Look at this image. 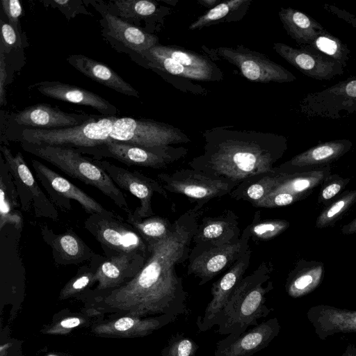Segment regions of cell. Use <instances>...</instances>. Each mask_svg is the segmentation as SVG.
Here are the masks:
<instances>
[{
    "mask_svg": "<svg viewBox=\"0 0 356 356\" xmlns=\"http://www.w3.org/2000/svg\"><path fill=\"white\" fill-rule=\"evenodd\" d=\"M204 203L195 205L173 222L163 238L148 244L147 260L138 273L123 285L108 291L88 289L76 299L83 302L81 312L96 319L129 316L145 318L188 314L182 279L176 266L188 259L190 245L203 213Z\"/></svg>",
    "mask_w": 356,
    "mask_h": 356,
    "instance_id": "obj_1",
    "label": "cell"
},
{
    "mask_svg": "<svg viewBox=\"0 0 356 356\" xmlns=\"http://www.w3.org/2000/svg\"><path fill=\"white\" fill-rule=\"evenodd\" d=\"M203 138V152L188 162L189 167L237 185L249 177L271 172L287 149L282 135L231 126L207 129Z\"/></svg>",
    "mask_w": 356,
    "mask_h": 356,
    "instance_id": "obj_2",
    "label": "cell"
},
{
    "mask_svg": "<svg viewBox=\"0 0 356 356\" xmlns=\"http://www.w3.org/2000/svg\"><path fill=\"white\" fill-rule=\"evenodd\" d=\"M271 265L262 261L251 274L243 277L230 296L218 324V332L238 337L249 326H256L257 320L266 317L273 310L266 305V296L273 289L268 281Z\"/></svg>",
    "mask_w": 356,
    "mask_h": 356,
    "instance_id": "obj_3",
    "label": "cell"
},
{
    "mask_svg": "<svg viewBox=\"0 0 356 356\" xmlns=\"http://www.w3.org/2000/svg\"><path fill=\"white\" fill-rule=\"evenodd\" d=\"M22 148L60 169L68 176L97 188L127 215L128 202L109 175L93 159L85 156L75 148L20 142Z\"/></svg>",
    "mask_w": 356,
    "mask_h": 356,
    "instance_id": "obj_4",
    "label": "cell"
},
{
    "mask_svg": "<svg viewBox=\"0 0 356 356\" xmlns=\"http://www.w3.org/2000/svg\"><path fill=\"white\" fill-rule=\"evenodd\" d=\"M117 116L99 115L83 124L58 129H24L16 140L38 145L75 148L79 151L95 147L110 140Z\"/></svg>",
    "mask_w": 356,
    "mask_h": 356,
    "instance_id": "obj_5",
    "label": "cell"
},
{
    "mask_svg": "<svg viewBox=\"0 0 356 356\" xmlns=\"http://www.w3.org/2000/svg\"><path fill=\"white\" fill-rule=\"evenodd\" d=\"M138 56L148 66L179 77L204 81L222 79L218 66L208 57L178 46L158 44Z\"/></svg>",
    "mask_w": 356,
    "mask_h": 356,
    "instance_id": "obj_6",
    "label": "cell"
},
{
    "mask_svg": "<svg viewBox=\"0 0 356 356\" xmlns=\"http://www.w3.org/2000/svg\"><path fill=\"white\" fill-rule=\"evenodd\" d=\"M84 227L100 244L107 259L123 254L148 257L147 243L134 227L113 211L89 215Z\"/></svg>",
    "mask_w": 356,
    "mask_h": 356,
    "instance_id": "obj_7",
    "label": "cell"
},
{
    "mask_svg": "<svg viewBox=\"0 0 356 356\" xmlns=\"http://www.w3.org/2000/svg\"><path fill=\"white\" fill-rule=\"evenodd\" d=\"M110 140L143 147H155L187 143L188 136L172 125L148 119L117 118Z\"/></svg>",
    "mask_w": 356,
    "mask_h": 356,
    "instance_id": "obj_8",
    "label": "cell"
},
{
    "mask_svg": "<svg viewBox=\"0 0 356 356\" xmlns=\"http://www.w3.org/2000/svg\"><path fill=\"white\" fill-rule=\"evenodd\" d=\"M80 152L83 154H91L98 160L103 157L113 158L129 166L162 169L184 157L188 149L184 147L172 145L143 147L108 140L103 145L83 149Z\"/></svg>",
    "mask_w": 356,
    "mask_h": 356,
    "instance_id": "obj_9",
    "label": "cell"
},
{
    "mask_svg": "<svg viewBox=\"0 0 356 356\" xmlns=\"http://www.w3.org/2000/svg\"><path fill=\"white\" fill-rule=\"evenodd\" d=\"M157 179L163 188L181 194L191 201L207 204L213 198L229 194L238 185L226 179L210 176L193 168H183L169 173H160Z\"/></svg>",
    "mask_w": 356,
    "mask_h": 356,
    "instance_id": "obj_10",
    "label": "cell"
},
{
    "mask_svg": "<svg viewBox=\"0 0 356 356\" xmlns=\"http://www.w3.org/2000/svg\"><path fill=\"white\" fill-rule=\"evenodd\" d=\"M0 150L13 177L22 211L27 212L32 209L36 218L57 220L58 213L56 207L39 186L22 154L19 152L13 154L4 145H1Z\"/></svg>",
    "mask_w": 356,
    "mask_h": 356,
    "instance_id": "obj_11",
    "label": "cell"
},
{
    "mask_svg": "<svg viewBox=\"0 0 356 356\" xmlns=\"http://www.w3.org/2000/svg\"><path fill=\"white\" fill-rule=\"evenodd\" d=\"M300 108L307 117L333 120L356 112V76L306 95L300 101Z\"/></svg>",
    "mask_w": 356,
    "mask_h": 356,
    "instance_id": "obj_12",
    "label": "cell"
},
{
    "mask_svg": "<svg viewBox=\"0 0 356 356\" xmlns=\"http://www.w3.org/2000/svg\"><path fill=\"white\" fill-rule=\"evenodd\" d=\"M211 51L216 56L236 66L241 74L251 81L283 83L296 79V76L290 71L266 55L243 45L235 47H220Z\"/></svg>",
    "mask_w": 356,
    "mask_h": 356,
    "instance_id": "obj_13",
    "label": "cell"
},
{
    "mask_svg": "<svg viewBox=\"0 0 356 356\" xmlns=\"http://www.w3.org/2000/svg\"><path fill=\"white\" fill-rule=\"evenodd\" d=\"M31 165L37 180L42 184L56 208L64 212L70 211L72 209L71 200H73L78 202L90 215L108 211L78 186L40 161L32 159Z\"/></svg>",
    "mask_w": 356,
    "mask_h": 356,
    "instance_id": "obj_14",
    "label": "cell"
},
{
    "mask_svg": "<svg viewBox=\"0 0 356 356\" xmlns=\"http://www.w3.org/2000/svg\"><path fill=\"white\" fill-rule=\"evenodd\" d=\"M94 161L102 168L111 177L118 188L125 190L137 197L140 205L136 210L128 214L135 219H143L153 216L152 197L154 193L168 197L166 191L159 181L153 179L138 171L115 165L107 161L93 158Z\"/></svg>",
    "mask_w": 356,
    "mask_h": 356,
    "instance_id": "obj_15",
    "label": "cell"
},
{
    "mask_svg": "<svg viewBox=\"0 0 356 356\" xmlns=\"http://www.w3.org/2000/svg\"><path fill=\"white\" fill-rule=\"evenodd\" d=\"M102 16L100 24L102 35L118 51L131 56L141 53L158 44V38L136 27L106 10L99 1H88Z\"/></svg>",
    "mask_w": 356,
    "mask_h": 356,
    "instance_id": "obj_16",
    "label": "cell"
},
{
    "mask_svg": "<svg viewBox=\"0 0 356 356\" xmlns=\"http://www.w3.org/2000/svg\"><path fill=\"white\" fill-rule=\"evenodd\" d=\"M250 238L243 231L235 243L213 248L188 259V275L200 278L202 286L231 267L249 249Z\"/></svg>",
    "mask_w": 356,
    "mask_h": 356,
    "instance_id": "obj_17",
    "label": "cell"
},
{
    "mask_svg": "<svg viewBox=\"0 0 356 356\" xmlns=\"http://www.w3.org/2000/svg\"><path fill=\"white\" fill-rule=\"evenodd\" d=\"M250 248L244 253L225 273L212 285V298L203 316H198L197 325L200 332H206L218 324L223 310L239 282L243 278L250 261Z\"/></svg>",
    "mask_w": 356,
    "mask_h": 356,
    "instance_id": "obj_18",
    "label": "cell"
},
{
    "mask_svg": "<svg viewBox=\"0 0 356 356\" xmlns=\"http://www.w3.org/2000/svg\"><path fill=\"white\" fill-rule=\"evenodd\" d=\"M241 237L238 218L232 210H225L217 216L204 217L198 225L192 242L189 259L213 248L231 244Z\"/></svg>",
    "mask_w": 356,
    "mask_h": 356,
    "instance_id": "obj_19",
    "label": "cell"
},
{
    "mask_svg": "<svg viewBox=\"0 0 356 356\" xmlns=\"http://www.w3.org/2000/svg\"><path fill=\"white\" fill-rule=\"evenodd\" d=\"M98 116L70 113L48 104H37L8 117L10 124L21 129H58L79 126Z\"/></svg>",
    "mask_w": 356,
    "mask_h": 356,
    "instance_id": "obj_20",
    "label": "cell"
},
{
    "mask_svg": "<svg viewBox=\"0 0 356 356\" xmlns=\"http://www.w3.org/2000/svg\"><path fill=\"white\" fill-rule=\"evenodd\" d=\"M273 48L286 62L312 79L331 80L344 72V67L339 62L306 45L296 49L282 42H275Z\"/></svg>",
    "mask_w": 356,
    "mask_h": 356,
    "instance_id": "obj_21",
    "label": "cell"
},
{
    "mask_svg": "<svg viewBox=\"0 0 356 356\" xmlns=\"http://www.w3.org/2000/svg\"><path fill=\"white\" fill-rule=\"evenodd\" d=\"M96 319L90 326L95 336L107 338H136L151 334L177 317L163 314L155 317H134L129 316H106Z\"/></svg>",
    "mask_w": 356,
    "mask_h": 356,
    "instance_id": "obj_22",
    "label": "cell"
},
{
    "mask_svg": "<svg viewBox=\"0 0 356 356\" xmlns=\"http://www.w3.org/2000/svg\"><path fill=\"white\" fill-rule=\"evenodd\" d=\"M281 327L276 317L264 321L236 338L227 337L216 343L214 356H252L267 347Z\"/></svg>",
    "mask_w": 356,
    "mask_h": 356,
    "instance_id": "obj_23",
    "label": "cell"
},
{
    "mask_svg": "<svg viewBox=\"0 0 356 356\" xmlns=\"http://www.w3.org/2000/svg\"><path fill=\"white\" fill-rule=\"evenodd\" d=\"M40 232L44 242L51 248L56 265H75L91 261L99 255L72 229L56 234L47 225H42Z\"/></svg>",
    "mask_w": 356,
    "mask_h": 356,
    "instance_id": "obj_24",
    "label": "cell"
},
{
    "mask_svg": "<svg viewBox=\"0 0 356 356\" xmlns=\"http://www.w3.org/2000/svg\"><path fill=\"white\" fill-rule=\"evenodd\" d=\"M147 257L139 254H123L101 261L95 273L99 292L118 288L133 279L144 266Z\"/></svg>",
    "mask_w": 356,
    "mask_h": 356,
    "instance_id": "obj_25",
    "label": "cell"
},
{
    "mask_svg": "<svg viewBox=\"0 0 356 356\" xmlns=\"http://www.w3.org/2000/svg\"><path fill=\"white\" fill-rule=\"evenodd\" d=\"M33 87L42 95L63 102L90 106L102 115L116 116L117 107L101 96L85 88L57 81H44Z\"/></svg>",
    "mask_w": 356,
    "mask_h": 356,
    "instance_id": "obj_26",
    "label": "cell"
},
{
    "mask_svg": "<svg viewBox=\"0 0 356 356\" xmlns=\"http://www.w3.org/2000/svg\"><path fill=\"white\" fill-rule=\"evenodd\" d=\"M306 316L321 340L336 334L356 333V310L318 305L311 307Z\"/></svg>",
    "mask_w": 356,
    "mask_h": 356,
    "instance_id": "obj_27",
    "label": "cell"
},
{
    "mask_svg": "<svg viewBox=\"0 0 356 356\" xmlns=\"http://www.w3.org/2000/svg\"><path fill=\"white\" fill-rule=\"evenodd\" d=\"M352 143L348 139H337L318 144L295 156L289 161L275 167L280 172H291L306 166L330 163L350 150Z\"/></svg>",
    "mask_w": 356,
    "mask_h": 356,
    "instance_id": "obj_28",
    "label": "cell"
},
{
    "mask_svg": "<svg viewBox=\"0 0 356 356\" xmlns=\"http://www.w3.org/2000/svg\"><path fill=\"white\" fill-rule=\"evenodd\" d=\"M67 63L90 79L121 94L139 97L138 92L104 63L82 54H72Z\"/></svg>",
    "mask_w": 356,
    "mask_h": 356,
    "instance_id": "obj_29",
    "label": "cell"
},
{
    "mask_svg": "<svg viewBox=\"0 0 356 356\" xmlns=\"http://www.w3.org/2000/svg\"><path fill=\"white\" fill-rule=\"evenodd\" d=\"M278 15L283 28L299 47L312 44L326 31L314 18L292 8H281Z\"/></svg>",
    "mask_w": 356,
    "mask_h": 356,
    "instance_id": "obj_30",
    "label": "cell"
},
{
    "mask_svg": "<svg viewBox=\"0 0 356 356\" xmlns=\"http://www.w3.org/2000/svg\"><path fill=\"white\" fill-rule=\"evenodd\" d=\"M21 207L13 177L3 156L0 163V229L7 225L20 230L23 227V217L19 210Z\"/></svg>",
    "mask_w": 356,
    "mask_h": 356,
    "instance_id": "obj_31",
    "label": "cell"
},
{
    "mask_svg": "<svg viewBox=\"0 0 356 356\" xmlns=\"http://www.w3.org/2000/svg\"><path fill=\"white\" fill-rule=\"evenodd\" d=\"M99 2L108 13L138 28L141 22H148L159 11V5L155 1L115 0Z\"/></svg>",
    "mask_w": 356,
    "mask_h": 356,
    "instance_id": "obj_32",
    "label": "cell"
},
{
    "mask_svg": "<svg viewBox=\"0 0 356 356\" xmlns=\"http://www.w3.org/2000/svg\"><path fill=\"white\" fill-rule=\"evenodd\" d=\"M274 184L266 195L274 193H288L293 195L296 200L302 197L306 192H309L318 184L323 178V172H280L275 170Z\"/></svg>",
    "mask_w": 356,
    "mask_h": 356,
    "instance_id": "obj_33",
    "label": "cell"
},
{
    "mask_svg": "<svg viewBox=\"0 0 356 356\" xmlns=\"http://www.w3.org/2000/svg\"><path fill=\"white\" fill-rule=\"evenodd\" d=\"M274 181L273 169L271 172L246 178L229 193V195L234 200L248 202L255 207L268 193Z\"/></svg>",
    "mask_w": 356,
    "mask_h": 356,
    "instance_id": "obj_34",
    "label": "cell"
},
{
    "mask_svg": "<svg viewBox=\"0 0 356 356\" xmlns=\"http://www.w3.org/2000/svg\"><path fill=\"white\" fill-rule=\"evenodd\" d=\"M323 273L321 266L295 269L286 280L285 289L287 294L293 298H298L312 292L321 283Z\"/></svg>",
    "mask_w": 356,
    "mask_h": 356,
    "instance_id": "obj_35",
    "label": "cell"
},
{
    "mask_svg": "<svg viewBox=\"0 0 356 356\" xmlns=\"http://www.w3.org/2000/svg\"><path fill=\"white\" fill-rule=\"evenodd\" d=\"M105 257L98 255L92 260L81 266L76 275L63 287L59 293L58 299L64 300L70 298H76L96 283L95 273L101 261Z\"/></svg>",
    "mask_w": 356,
    "mask_h": 356,
    "instance_id": "obj_36",
    "label": "cell"
},
{
    "mask_svg": "<svg viewBox=\"0 0 356 356\" xmlns=\"http://www.w3.org/2000/svg\"><path fill=\"white\" fill-rule=\"evenodd\" d=\"M126 221L135 228L147 245L165 238L172 226L168 218L154 216L135 219L127 215Z\"/></svg>",
    "mask_w": 356,
    "mask_h": 356,
    "instance_id": "obj_37",
    "label": "cell"
},
{
    "mask_svg": "<svg viewBox=\"0 0 356 356\" xmlns=\"http://www.w3.org/2000/svg\"><path fill=\"white\" fill-rule=\"evenodd\" d=\"M289 227V222L280 219L261 218V212L254 213L252 222L243 229L256 242L270 240L284 232Z\"/></svg>",
    "mask_w": 356,
    "mask_h": 356,
    "instance_id": "obj_38",
    "label": "cell"
},
{
    "mask_svg": "<svg viewBox=\"0 0 356 356\" xmlns=\"http://www.w3.org/2000/svg\"><path fill=\"white\" fill-rule=\"evenodd\" d=\"M306 46L337 60L344 67L347 66L350 57V50L348 46L327 31L318 36L312 44Z\"/></svg>",
    "mask_w": 356,
    "mask_h": 356,
    "instance_id": "obj_39",
    "label": "cell"
},
{
    "mask_svg": "<svg viewBox=\"0 0 356 356\" xmlns=\"http://www.w3.org/2000/svg\"><path fill=\"white\" fill-rule=\"evenodd\" d=\"M250 1L247 0H231L222 1L215 7L209 9L206 13L201 15L197 20L191 23L190 30L200 29L205 26L225 21L227 16L236 12L242 6Z\"/></svg>",
    "mask_w": 356,
    "mask_h": 356,
    "instance_id": "obj_40",
    "label": "cell"
},
{
    "mask_svg": "<svg viewBox=\"0 0 356 356\" xmlns=\"http://www.w3.org/2000/svg\"><path fill=\"white\" fill-rule=\"evenodd\" d=\"M91 318L82 312L59 316L54 319L51 323L44 325L40 332L49 335L67 334L75 328L89 325Z\"/></svg>",
    "mask_w": 356,
    "mask_h": 356,
    "instance_id": "obj_41",
    "label": "cell"
},
{
    "mask_svg": "<svg viewBox=\"0 0 356 356\" xmlns=\"http://www.w3.org/2000/svg\"><path fill=\"white\" fill-rule=\"evenodd\" d=\"M355 200L356 191L343 195L321 213L316 220V227L323 228L332 225Z\"/></svg>",
    "mask_w": 356,
    "mask_h": 356,
    "instance_id": "obj_42",
    "label": "cell"
},
{
    "mask_svg": "<svg viewBox=\"0 0 356 356\" xmlns=\"http://www.w3.org/2000/svg\"><path fill=\"white\" fill-rule=\"evenodd\" d=\"M198 348L199 345L194 340L177 333L168 340L161 356H195Z\"/></svg>",
    "mask_w": 356,
    "mask_h": 356,
    "instance_id": "obj_43",
    "label": "cell"
},
{
    "mask_svg": "<svg viewBox=\"0 0 356 356\" xmlns=\"http://www.w3.org/2000/svg\"><path fill=\"white\" fill-rule=\"evenodd\" d=\"M45 6L58 9L70 20L78 14L92 15L86 9L83 1L80 0H52L42 1Z\"/></svg>",
    "mask_w": 356,
    "mask_h": 356,
    "instance_id": "obj_44",
    "label": "cell"
},
{
    "mask_svg": "<svg viewBox=\"0 0 356 356\" xmlns=\"http://www.w3.org/2000/svg\"><path fill=\"white\" fill-rule=\"evenodd\" d=\"M1 49L4 53H8L13 48H16L20 46L17 44L18 33L15 29L9 24L1 19Z\"/></svg>",
    "mask_w": 356,
    "mask_h": 356,
    "instance_id": "obj_45",
    "label": "cell"
},
{
    "mask_svg": "<svg viewBox=\"0 0 356 356\" xmlns=\"http://www.w3.org/2000/svg\"><path fill=\"white\" fill-rule=\"evenodd\" d=\"M1 6L8 17L9 24L18 33L19 19L22 14V7L19 0H1Z\"/></svg>",
    "mask_w": 356,
    "mask_h": 356,
    "instance_id": "obj_46",
    "label": "cell"
},
{
    "mask_svg": "<svg viewBox=\"0 0 356 356\" xmlns=\"http://www.w3.org/2000/svg\"><path fill=\"white\" fill-rule=\"evenodd\" d=\"M6 65V56L3 50L0 52V106L6 104V82L7 79V71Z\"/></svg>",
    "mask_w": 356,
    "mask_h": 356,
    "instance_id": "obj_47",
    "label": "cell"
},
{
    "mask_svg": "<svg viewBox=\"0 0 356 356\" xmlns=\"http://www.w3.org/2000/svg\"><path fill=\"white\" fill-rule=\"evenodd\" d=\"M345 184L344 180L335 181L330 182L325 186L321 193V198L323 200H328L334 197L343 187Z\"/></svg>",
    "mask_w": 356,
    "mask_h": 356,
    "instance_id": "obj_48",
    "label": "cell"
},
{
    "mask_svg": "<svg viewBox=\"0 0 356 356\" xmlns=\"http://www.w3.org/2000/svg\"><path fill=\"white\" fill-rule=\"evenodd\" d=\"M324 8L327 10L330 13H332L339 17L344 19L347 22L351 24L354 27H356V17L352 15L346 11L341 10L337 7L331 5H325Z\"/></svg>",
    "mask_w": 356,
    "mask_h": 356,
    "instance_id": "obj_49",
    "label": "cell"
},
{
    "mask_svg": "<svg viewBox=\"0 0 356 356\" xmlns=\"http://www.w3.org/2000/svg\"><path fill=\"white\" fill-rule=\"evenodd\" d=\"M342 232L345 234H350L356 232V218L352 222L345 225L342 228Z\"/></svg>",
    "mask_w": 356,
    "mask_h": 356,
    "instance_id": "obj_50",
    "label": "cell"
},
{
    "mask_svg": "<svg viewBox=\"0 0 356 356\" xmlns=\"http://www.w3.org/2000/svg\"><path fill=\"white\" fill-rule=\"evenodd\" d=\"M341 356H356V347L352 343L348 344Z\"/></svg>",
    "mask_w": 356,
    "mask_h": 356,
    "instance_id": "obj_51",
    "label": "cell"
},
{
    "mask_svg": "<svg viewBox=\"0 0 356 356\" xmlns=\"http://www.w3.org/2000/svg\"><path fill=\"white\" fill-rule=\"evenodd\" d=\"M198 3L207 8H213L221 2L218 0H199Z\"/></svg>",
    "mask_w": 356,
    "mask_h": 356,
    "instance_id": "obj_52",
    "label": "cell"
},
{
    "mask_svg": "<svg viewBox=\"0 0 356 356\" xmlns=\"http://www.w3.org/2000/svg\"><path fill=\"white\" fill-rule=\"evenodd\" d=\"M11 350L10 351L8 356H22V354L20 353V348L17 349V345L15 346L13 351L11 352Z\"/></svg>",
    "mask_w": 356,
    "mask_h": 356,
    "instance_id": "obj_53",
    "label": "cell"
}]
</instances>
